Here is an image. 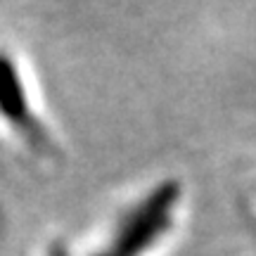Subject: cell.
Segmentation results:
<instances>
[{
	"instance_id": "7a4b0ae2",
	"label": "cell",
	"mask_w": 256,
	"mask_h": 256,
	"mask_svg": "<svg viewBox=\"0 0 256 256\" xmlns=\"http://www.w3.org/2000/svg\"><path fill=\"white\" fill-rule=\"evenodd\" d=\"M178 204V180L166 178L156 183L121 211L104 240L83 256H145L174 226Z\"/></svg>"
},
{
	"instance_id": "6da1fadb",
	"label": "cell",
	"mask_w": 256,
	"mask_h": 256,
	"mask_svg": "<svg viewBox=\"0 0 256 256\" xmlns=\"http://www.w3.org/2000/svg\"><path fill=\"white\" fill-rule=\"evenodd\" d=\"M0 128L12 142L43 164L62 159V142L40 107L26 64L10 46H0Z\"/></svg>"
}]
</instances>
